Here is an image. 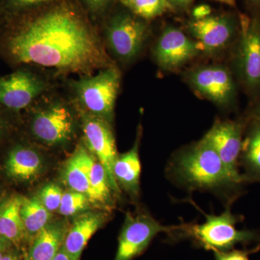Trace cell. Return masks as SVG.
<instances>
[{
  "mask_svg": "<svg viewBox=\"0 0 260 260\" xmlns=\"http://www.w3.org/2000/svg\"><path fill=\"white\" fill-rule=\"evenodd\" d=\"M250 117L253 120L260 121V101L251 109Z\"/></svg>",
  "mask_w": 260,
  "mask_h": 260,
  "instance_id": "1f68e13d",
  "label": "cell"
},
{
  "mask_svg": "<svg viewBox=\"0 0 260 260\" xmlns=\"http://www.w3.org/2000/svg\"><path fill=\"white\" fill-rule=\"evenodd\" d=\"M88 1L93 5H98L102 4L105 0H88Z\"/></svg>",
  "mask_w": 260,
  "mask_h": 260,
  "instance_id": "d590c367",
  "label": "cell"
},
{
  "mask_svg": "<svg viewBox=\"0 0 260 260\" xmlns=\"http://www.w3.org/2000/svg\"><path fill=\"white\" fill-rule=\"evenodd\" d=\"M2 260H21V259H20L18 251L15 249H10V250L7 251Z\"/></svg>",
  "mask_w": 260,
  "mask_h": 260,
  "instance_id": "4dcf8cb0",
  "label": "cell"
},
{
  "mask_svg": "<svg viewBox=\"0 0 260 260\" xmlns=\"http://www.w3.org/2000/svg\"><path fill=\"white\" fill-rule=\"evenodd\" d=\"M236 66L244 86L260 93V21L241 15Z\"/></svg>",
  "mask_w": 260,
  "mask_h": 260,
  "instance_id": "5b68a950",
  "label": "cell"
},
{
  "mask_svg": "<svg viewBox=\"0 0 260 260\" xmlns=\"http://www.w3.org/2000/svg\"><path fill=\"white\" fill-rule=\"evenodd\" d=\"M139 138L133 148L121 155H118L114 167V174L117 184L133 196L138 194L139 190L140 164L139 153Z\"/></svg>",
  "mask_w": 260,
  "mask_h": 260,
  "instance_id": "44dd1931",
  "label": "cell"
},
{
  "mask_svg": "<svg viewBox=\"0 0 260 260\" xmlns=\"http://www.w3.org/2000/svg\"><path fill=\"white\" fill-rule=\"evenodd\" d=\"M104 213H87L77 217L68 229L63 248L73 260H80L82 253L92 236L104 225Z\"/></svg>",
  "mask_w": 260,
  "mask_h": 260,
  "instance_id": "9a60e30c",
  "label": "cell"
},
{
  "mask_svg": "<svg viewBox=\"0 0 260 260\" xmlns=\"http://www.w3.org/2000/svg\"><path fill=\"white\" fill-rule=\"evenodd\" d=\"M50 214L37 197L23 198L20 215L28 237H35L49 223Z\"/></svg>",
  "mask_w": 260,
  "mask_h": 260,
  "instance_id": "7402d4cb",
  "label": "cell"
},
{
  "mask_svg": "<svg viewBox=\"0 0 260 260\" xmlns=\"http://www.w3.org/2000/svg\"><path fill=\"white\" fill-rule=\"evenodd\" d=\"M178 226H165L148 213H128L119 234L114 260H133L141 255L154 238L162 232L172 234Z\"/></svg>",
  "mask_w": 260,
  "mask_h": 260,
  "instance_id": "8992f818",
  "label": "cell"
},
{
  "mask_svg": "<svg viewBox=\"0 0 260 260\" xmlns=\"http://www.w3.org/2000/svg\"><path fill=\"white\" fill-rule=\"evenodd\" d=\"M188 30L200 49L214 54L229 47L237 34L235 21L228 16H210L188 24Z\"/></svg>",
  "mask_w": 260,
  "mask_h": 260,
  "instance_id": "5bb4252c",
  "label": "cell"
},
{
  "mask_svg": "<svg viewBox=\"0 0 260 260\" xmlns=\"http://www.w3.org/2000/svg\"><path fill=\"white\" fill-rule=\"evenodd\" d=\"M121 74L114 65L96 75H85L73 83L75 95L88 114L109 120L120 87Z\"/></svg>",
  "mask_w": 260,
  "mask_h": 260,
  "instance_id": "277c9868",
  "label": "cell"
},
{
  "mask_svg": "<svg viewBox=\"0 0 260 260\" xmlns=\"http://www.w3.org/2000/svg\"><path fill=\"white\" fill-rule=\"evenodd\" d=\"M47 88V83L40 77L19 70L0 78V104L18 112L29 107Z\"/></svg>",
  "mask_w": 260,
  "mask_h": 260,
  "instance_id": "8fae6325",
  "label": "cell"
},
{
  "mask_svg": "<svg viewBox=\"0 0 260 260\" xmlns=\"http://www.w3.org/2000/svg\"><path fill=\"white\" fill-rule=\"evenodd\" d=\"M95 160L84 147L76 149L64 170V180L72 190L88 197L90 172Z\"/></svg>",
  "mask_w": 260,
  "mask_h": 260,
  "instance_id": "d6986e66",
  "label": "cell"
},
{
  "mask_svg": "<svg viewBox=\"0 0 260 260\" xmlns=\"http://www.w3.org/2000/svg\"><path fill=\"white\" fill-rule=\"evenodd\" d=\"M12 246L13 245L8 240L0 237V260L3 259V256L7 251L11 249Z\"/></svg>",
  "mask_w": 260,
  "mask_h": 260,
  "instance_id": "f1b7e54d",
  "label": "cell"
},
{
  "mask_svg": "<svg viewBox=\"0 0 260 260\" xmlns=\"http://www.w3.org/2000/svg\"><path fill=\"white\" fill-rule=\"evenodd\" d=\"M214 1L220 2V3L230 5V6H234L236 4V0H214Z\"/></svg>",
  "mask_w": 260,
  "mask_h": 260,
  "instance_id": "e575fe53",
  "label": "cell"
},
{
  "mask_svg": "<svg viewBox=\"0 0 260 260\" xmlns=\"http://www.w3.org/2000/svg\"><path fill=\"white\" fill-rule=\"evenodd\" d=\"M147 35V27L143 22L129 15H121L114 19L108 27L107 42L116 57L129 61L139 54Z\"/></svg>",
  "mask_w": 260,
  "mask_h": 260,
  "instance_id": "7c38bea8",
  "label": "cell"
},
{
  "mask_svg": "<svg viewBox=\"0 0 260 260\" xmlns=\"http://www.w3.org/2000/svg\"><path fill=\"white\" fill-rule=\"evenodd\" d=\"M251 3H252L253 4L259 5L260 4V0H249Z\"/></svg>",
  "mask_w": 260,
  "mask_h": 260,
  "instance_id": "74e56055",
  "label": "cell"
},
{
  "mask_svg": "<svg viewBox=\"0 0 260 260\" xmlns=\"http://www.w3.org/2000/svg\"><path fill=\"white\" fill-rule=\"evenodd\" d=\"M90 203L87 195L72 190L63 193L59 212L64 216H72L88 209Z\"/></svg>",
  "mask_w": 260,
  "mask_h": 260,
  "instance_id": "d4e9b609",
  "label": "cell"
},
{
  "mask_svg": "<svg viewBox=\"0 0 260 260\" xmlns=\"http://www.w3.org/2000/svg\"><path fill=\"white\" fill-rule=\"evenodd\" d=\"M21 260H34L29 256L28 253H25V255H24L23 259Z\"/></svg>",
  "mask_w": 260,
  "mask_h": 260,
  "instance_id": "8d00e7d4",
  "label": "cell"
},
{
  "mask_svg": "<svg viewBox=\"0 0 260 260\" xmlns=\"http://www.w3.org/2000/svg\"><path fill=\"white\" fill-rule=\"evenodd\" d=\"M23 199V197L13 195L0 203V237L16 248L28 238L20 215Z\"/></svg>",
  "mask_w": 260,
  "mask_h": 260,
  "instance_id": "2e32d148",
  "label": "cell"
},
{
  "mask_svg": "<svg viewBox=\"0 0 260 260\" xmlns=\"http://www.w3.org/2000/svg\"><path fill=\"white\" fill-rule=\"evenodd\" d=\"M15 61L91 74L113 66L100 39L74 10L58 6L27 22L8 41Z\"/></svg>",
  "mask_w": 260,
  "mask_h": 260,
  "instance_id": "6da1fadb",
  "label": "cell"
},
{
  "mask_svg": "<svg viewBox=\"0 0 260 260\" xmlns=\"http://www.w3.org/2000/svg\"><path fill=\"white\" fill-rule=\"evenodd\" d=\"M205 215V223L178 225L177 230L171 235L189 238L196 246L213 251H229L237 244L260 241L259 234L254 231L237 229L236 225L242 221V218L232 213L230 207L220 215Z\"/></svg>",
  "mask_w": 260,
  "mask_h": 260,
  "instance_id": "3957f363",
  "label": "cell"
},
{
  "mask_svg": "<svg viewBox=\"0 0 260 260\" xmlns=\"http://www.w3.org/2000/svg\"><path fill=\"white\" fill-rule=\"evenodd\" d=\"M107 172L100 162L94 160L90 180L88 198L90 203L112 205V191Z\"/></svg>",
  "mask_w": 260,
  "mask_h": 260,
  "instance_id": "603a6c76",
  "label": "cell"
},
{
  "mask_svg": "<svg viewBox=\"0 0 260 260\" xmlns=\"http://www.w3.org/2000/svg\"><path fill=\"white\" fill-rule=\"evenodd\" d=\"M210 13H211V8L206 5H200L193 10V16L195 20H199V19L210 16Z\"/></svg>",
  "mask_w": 260,
  "mask_h": 260,
  "instance_id": "83f0119b",
  "label": "cell"
},
{
  "mask_svg": "<svg viewBox=\"0 0 260 260\" xmlns=\"http://www.w3.org/2000/svg\"><path fill=\"white\" fill-rule=\"evenodd\" d=\"M0 130H1V126H0Z\"/></svg>",
  "mask_w": 260,
  "mask_h": 260,
  "instance_id": "f35d334b",
  "label": "cell"
},
{
  "mask_svg": "<svg viewBox=\"0 0 260 260\" xmlns=\"http://www.w3.org/2000/svg\"><path fill=\"white\" fill-rule=\"evenodd\" d=\"M83 129L87 146L105 169L112 190L119 193L114 174L118 155L115 140L109 123L103 118L86 113L83 118Z\"/></svg>",
  "mask_w": 260,
  "mask_h": 260,
  "instance_id": "9c48e42d",
  "label": "cell"
},
{
  "mask_svg": "<svg viewBox=\"0 0 260 260\" xmlns=\"http://www.w3.org/2000/svg\"><path fill=\"white\" fill-rule=\"evenodd\" d=\"M168 173L179 185L189 190L223 194L241 185L234 180L218 153L204 138L177 154Z\"/></svg>",
  "mask_w": 260,
  "mask_h": 260,
  "instance_id": "7a4b0ae2",
  "label": "cell"
},
{
  "mask_svg": "<svg viewBox=\"0 0 260 260\" xmlns=\"http://www.w3.org/2000/svg\"><path fill=\"white\" fill-rule=\"evenodd\" d=\"M260 250V244L251 250L231 249L225 251H213L215 260H249V254Z\"/></svg>",
  "mask_w": 260,
  "mask_h": 260,
  "instance_id": "4316f807",
  "label": "cell"
},
{
  "mask_svg": "<svg viewBox=\"0 0 260 260\" xmlns=\"http://www.w3.org/2000/svg\"><path fill=\"white\" fill-rule=\"evenodd\" d=\"M187 80L198 93L219 106L229 107L235 102V83L225 67H200L191 70L187 75Z\"/></svg>",
  "mask_w": 260,
  "mask_h": 260,
  "instance_id": "ba28073f",
  "label": "cell"
},
{
  "mask_svg": "<svg viewBox=\"0 0 260 260\" xmlns=\"http://www.w3.org/2000/svg\"><path fill=\"white\" fill-rule=\"evenodd\" d=\"M15 4L20 7H29L39 4L45 0H13Z\"/></svg>",
  "mask_w": 260,
  "mask_h": 260,
  "instance_id": "f546056e",
  "label": "cell"
},
{
  "mask_svg": "<svg viewBox=\"0 0 260 260\" xmlns=\"http://www.w3.org/2000/svg\"><path fill=\"white\" fill-rule=\"evenodd\" d=\"M135 14L145 19L160 16L172 8L169 0H120Z\"/></svg>",
  "mask_w": 260,
  "mask_h": 260,
  "instance_id": "cb8c5ba5",
  "label": "cell"
},
{
  "mask_svg": "<svg viewBox=\"0 0 260 260\" xmlns=\"http://www.w3.org/2000/svg\"><path fill=\"white\" fill-rule=\"evenodd\" d=\"M62 195V190L59 186L49 184L43 188L39 198L49 212H54L59 210Z\"/></svg>",
  "mask_w": 260,
  "mask_h": 260,
  "instance_id": "484cf974",
  "label": "cell"
},
{
  "mask_svg": "<svg viewBox=\"0 0 260 260\" xmlns=\"http://www.w3.org/2000/svg\"><path fill=\"white\" fill-rule=\"evenodd\" d=\"M42 160L35 150L26 147H16L10 152L5 164L9 177L20 181H28L40 172Z\"/></svg>",
  "mask_w": 260,
  "mask_h": 260,
  "instance_id": "ffe728a7",
  "label": "cell"
},
{
  "mask_svg": "<svg viewBox=\"0 0 260 260\" xmlns=\"http://www.w3.org/2000/svg\"><path fill=\"white\" fill-rule=\"evenodd\" d=\"M199 44L174 27H167L159 37L154 49L157 63L162 69H179L198 55Z\"/></svg>",
  "mask_w": 260,
  "mask_h": 260,
  "instance_id": "4fadbf2b",
  "label": "cell"
},
{
  "mask_svg": "<svg viewBox=\"0 0 260 260\" xmlns=\"http://www.w3.org/2000/svg\"><path fill=\"white\" fill-rule=\"evenodd\" d=\"M51 260H73L71 259V257L69 255H68V253L65 251L64 248H61L60 250L59 251V252L56 254V256H54Z\"/></svg>",
  "mask_w": 260,
  "mask_h": 260,
  "instance_id": "d6a6232c",
  "label": "cell"
},
{
  "mask_svg": "<svg viewBox=\"0 0 260 260\" xmlns=\"http://www.w3.org/2000/svg\"><path fill=\"white\" fill-rule=\"evenodd\" d=\"M203 138L218 153L234 180L239 184L244 183L239 170L243 141L242 124L234 121H217Z\"/></svg>",
  "mask_w": 260,
  "mask_h": 260,
  "instance_id": "30bf717a",
  "label": "cell"
},
{
  "mask_svg": "<svg viewBox=\"0 0 260 260\" xmlns=\"http://www.w3.org/2000/svg\"><path fill=\"white\" fill-rule=\"evenodd\" d=\"M68 229L63 223H49L34 237L28 254L34 260H51L64 244Z\"/></svg>",
  "mask_w": 260,
  "mask_h": 260,
  "instance_id": "e0dca14e",
  "label": "cell"
},
{
  "mask_svg": "<svg viewBox=\"0 0 260 260\" xmlns=\"http://www.w3.org/2000/svg\"><path fill=\"white\" fill-rule=\"evenodd\" d=\"M169 1L178 5H186L189 4L191 0H169Z\"/></svg>",
  "mask_w": 260,
  "mask_h": 260,
  "instance_id": "836d02e7",
  "label": "cell"
},
{
  "mask_svg": "<svg viewBox=\"0 0 260 260\" xmlns=\"http://www.w3.org/2000/svg\"><path fill=\"white\" fill-rule=\"evenodd\" d=\"M252 120L243 139L239 167H243L244 182H260V121Z\"/></svg>",
  "mask_w": 260,
  "mask_h": 260,
  "instance_id": "ac0fdd59",
  "label": "cell"
},
{
  "mask_svg": "<svg viewBox=\"0 0 260 260\" xmlns=\"http://www.w3.org/2000/svg\"><path fill=\"white\" fill-rule=\"evenodd\" d=\"M31 132L45 144H63L71 140L75 119L69 107L61 101H52L39 107L34 114Z\"/></svg>",
  "mask_w": 260,
  "mask_h": 260,
  "instance_id": "52a82bcc",
  "label": "cell"
}]
</instances>
